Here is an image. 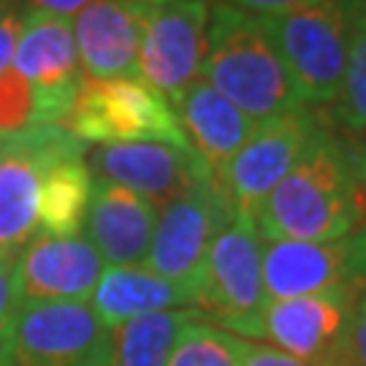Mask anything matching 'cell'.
I'll return each instance as SVG.
<instances>
[{"label": "cell", "mask_w": 366, "mask_h": 366, "mask_svg": "<svg viewBox=\"0 0 366 366\" xmlns=\"http://www.w3.org/2000/svg\"><path fill=\"white\" fill-rule=\"evenodd\" d=\"M364 296L331 290L269 301L263 340L310 366H353V326Z\"/></svg>", "instance_id": "30bf717a"}, {"label": "cell", "mask_w": 366, "mask_h": 366, "mask_svg": "<svg viewBox=\"0 0 366 366\" xmlns=\"http://www.w3.org/2000/svg\"><path fill=\"white\" fill-rule=\"evenodd\" d=\"M244 366H310L293 358V355L277 350L272 345H249V353L244 358Z\"/></svg>", "instance_id": "83f0119b"}, {"label": "cell", "mask_w": 366, "mask_h": 366, "mask_svg": "<svg viewBox=\"0 0 366 366\" xmlns=\"http://www.w3.org/2000/svg\"><path fill=\"white\" fill-rule=\"evenodd\" d=\"M263 236L252 217H234L212 242L193 293V312L244 340H263Z\"/></svg>", "instance_id": "277c9868"}, {"label": "cell", "mask_w": 366, "mask_h": 366, "mask_svg": "<svg viewBox=\"0 0 366 366\" xmlns=\"http://www.w3.org/2000/svg\"><path fill=\"white\" fill-rule=\"evenodd\" d=\"M36 128L33 87L14 68L0 76V139H11Z\"/></svg>", "instance_id": "cb8c5ba5"}, {"label": "cell", "mask_w": 366, "mask_h": 366, "mask_svg": "<svg viewBox=\"0 0 366 366\" xmlns=\"http://www.w3.org/2000/svg\"><path fill=\"white\" fill-rule=\"evenodd\" d=\"M196 317L193 310H169L112 328L109 366H166L182 328Z\"/></svg>", "instance_id": "44dd1931"}, {"label": "cell", "mask_w": 366, "mask_h": 366, "mask_svg": "<svg viewBox=\"0 0 366 366\" xmlns=\"http://www.w3.org/2000/svg\"><path fill=\"white\" fill-rule=\"evenodd\" d=\"M353 39L342 90L334 101V125L342 133H366V0H350Z\"/></svg>", "instance_id": "7402d4cb"}, {"label": "cell", "mask_w": 366, "mask_h": 366, "mask_svg": "<svg viewBox=\"0 0 366 366\" xmlns=\"http://www.w3.org/2000/svg\"><path fill=\"white\" fill-rule=\"evenodd\" d=\"M364 157H366V147H364Z\"/></svg>", "instance_id": "1f68e13d"}, {"label": "cell", "mask_w": 366, "mask_h": 366, "mask_svg": "<svg viewBox=\"0 0 366 366\" xmlns=\"http://www.w3.org/2000/svg\"><path fill=\"white\" fill-rule=\"evenodd\" d=\"M353 366H366V296L358 304L353 326Z\"/></svg>", "instance_id": "f546056e"}, {"label": "cell", "mask_w": 366, "mask_h": 366, "mask_svg": "<svg viewBox=\"0 0 366 366\" xmlns=\"http://www.w3.org/2000/svg\"><path fill=\"white\" fill-rule=\"evenodd\" d=\"M247 353L249 342L196 317L182 328L166 366H244Z\"/></svg>", "instance_id": "603a6c76"}, {"label": "cell", "mask_w": 366, "mask_h": 366, "mask_svg": "<svg viewBox=\"0 0 366 366\" xmlns=\"http://www.w3.org/2000/svg\"><path fill=\"white\" fill-rule=\"evenodd\" d=\"M87 144L54 157L44 174L39 196V236H79L92 198Z\"/></svg>", "instance_id": "ffe728a7"}, {"label": "cell", "mask_w": 366, "mask_h": 366, "mask_svg": "<svg viewBox=\"0 0 366 366\" xmlns=\"http://www.w3.org/2000/svg\"><path fill=\"white\" fill-rule=\"evenodd\" d=\"M92 0H25L27 9L33 11H46V14H57V16H68L74 19L84 6H90Z\"/></svg>", "instance_id": "f1b7e54d"}, {"label": "cell", "mask_w": 366, "mask_h": 366, "mask_svg": "<svg viewBox=\"0 0 366 366\" xmlns=\"http://www.w3.org/2000/svg\"><path fill=\"white\" fill-rule=\"evenodd\" d=\"M16 3H19V0H0V16L9 11L11 6H16Z\"/></svg>", "instance_id": "4dcf8cb0"}, {"label": "cell", "mask_w": 366, "mask_h": 366, "mask_svg": "<svg viewBox=\"0 0 366 366\" xmlns=\"http://www.w3.org/2000/svg\"><path fill=\"white\" fill-rule=\"evenodd\" d=\"M14 71L33 87L36 128H63L84 81L74 19L27 9L14 54Z\"/></svg>", "instance_id": "8fae6325"}, {"label": "cell", "mask_w": 366, "mask_h": 366, "mask_svg": "<svg viewBox=\"0 0 366 366\" xmlns=\"http://www.w3.org/2000/svg\"><path fill=\"white\" fill-rule=\"evenodd\" d=\"M81 142L66 128H30L0 139V258L19 255L39 236V196L54 157Z\"/></svg>", "instance_id": "7c38bea8"}, {"label": "cell", "mask_w": 366, "mask_h": 366, "mask_svg": "<svg viewBox=\"0 0 366 366\" xmlns=\"http://www.w3.org/2000/svg\"><path fill=\"white\" fill-rule=\"evenodd\" d=\"M263 25L288 66L301 104H334L353 39L350 0H323L299 11L266 16Z\"/></svg>", "instance_id": "5b68a950"}, {"label": "cell", "mask_w": 366, "mask_h": 366, "mask_svg": "<svg viewBox=\"0 0 366 366\" xmlns=\"http://www.w3.org/2000/svg\"><path fill=\"white\" fill-rule=\"evenodd\" d=\"M112 331L90 301L22 304L0 345V366H109Z\"/></svg>", "instance_id": "8992f818"}, {"label": "cell", "mask_w": 366, "mask_h": 366, "mask_svg": "<svg viewBox=\"0 0 366 366\" xmlns=\"http://www.w3.org/2000/svg\"><path fill=\"white\" fill-rule=\"evenodd\" d=\"M201 79L242 109L255 125L304 106L261 16L217 0L209 3Z\"/></svg>", "instance_id": "7a4b0ae2"}, {"label": "cell", "mask_w": 366, "mask_h": 366, "mask_svg": "<svg viewBox=\"0 0 366 366\" xmlns=\"http://www.w3.org/2000/svg\"><path fill=\"white\" fill-rule=\"evenodd\" d=\"M155 222L157 209L147 198L104 179L92 182L84 239L98 249L106 266H142L152 244Z\"/></svg>", "instance_id": "e0dca14e"}, {"label": "cell", "mask_w": 366, "mask_h": 366, "mask_svg": "<svg viewBox=\"0 0 366 366\" xmlns=\"http://www.w3.org/2000/svg\"><path fill=\"white\" fill-rule=\"evenodd\" d=\"M171 106L190 149L222 179V171L255 131V122L204 79H196Z\"/></svg>", "instance_id": "ac0fdd59"}, {"label": "cell", "mask_w": 366, "mask_h": 366, "mask_svg": "<svg viewBox=\"0 0 366 366\" xmlns=\"http://www.w3.org/2000/svg\"><path fill=\"white\" fill-rule=\"evenodd\" d=\"M263 288L269 301L331 290L366 296V228L328 242H266Z\"/></svg>", "instance_id": "9c48e42d"}, {"label": "cell", "mask_w": 366, "mask_h": 366, "mask_svg": "<svg viewBox=\"0 0 366 366\" xmlns=\"http://www.w3.org/2000/svg\"><path fill=\"white\" fill-rule=\"evenodd\" d=\"M217 3H225V6H231V9H239V11L266 19V16H280V14L299 11V9L323 3V0H217Z\"/></svg>", "instance_id": "4316f807"}, {"label": "cell", "mask_w": 366, "mask_h": 366, "mask_svg": "<svg viewBox=\"0 0 366 366\" xmlns=\"http://www.w3.org/2000/svg\"><path fill=\"white\" fill-rule=\"evenodd\" d=\"M92 177L119 184L136 196L147 198L155 209L184 193L201 177L214 171L187 147L157 144H104L87 157Z\"/></svg>", "instance_id": "5bb4252c"}, {"label": "cell", "mask_w": 366, "mask_h": 366, "mask_svg": "<svg viewBox=\"0 0 366 366\" xmlns=\"http://www.w3.org/2000/svg\"><path fill=\"white\" fill-rule=\"evenodd\" d=\"M266 242H328L366 228L364 144L334 122L255 212Z\"/></svg>", "instance_id": "6da1fadb"}, {"label": "cell", "mask_w": 366, "mask_h": 366, "mask_svg": "<svg viewBox=\"0 0 366 366\" xmlns=\"http://www.w3.org/2000/svg\"><path fill=\"white\" fill-rule=\"evenodd\" d=\"M207 25L209 0H163L147 19L136 76L174 104L201 79L207 57Z\"/></svg>", "instance_id": "4fadbf2b"}, {"label": "cell", "mask_w": 366, "mask_h": 366, "mask_svg": "<svg viewBox=\"0 0 366 366\" xmlns=\"http://www.w3.org/2000/svg\"><path fill=\"white\" fill-rule=\"evenodd\" d=\"M234 220V207L217 174H207L157 209L144 266L196 293L212 242Z\"/></svg>", "instance_id": "52a82bcc"}, {"label": "cell", "mask_w": 366, "mask_h": 366, "mask_svg": "<svg viewBox=\"0 0 366 366\" xmlns=\"http://www.w3.org/2000/svg\"><path fill=\"white\" fill-rule=\"evenodd\" d=\"M81 144H157L187 147L171 101L139 76H84L63 122Z\"/></svg>", "instance_id": "3957f363"}, {"label": "cell", "mask_w": 366, "mask_h": 366, "mask_svg": "<svg viewBox=\"0 0 366 366\" xmlns=\"http://www.w3.org/2000/svg\"><path fill=\"white\" fill-rule=\"evenodd\" d=\"M328 128V117L312 106H299L280 117L258 122L244 147L222 171V187L234 217H252L266 196L288 177L315 139Z\"/></svg>", "instance_id": "ba28073f"}, {"label": "cell", "mask_w": 366, "mask_h": 366, "mask_svg": "<svg viewBox=\"0 0 366 366\" xmlns=\"http://www.w3.org/2000/svg\"><path fill=\"white\" fill-rule=\"evenodd\" d=\"M90 307L109 331L128 320L169 310H190L193 293L142 266H106L90 296Z\"/></svg>", "instance_id": "d6986e66"}, {"label": "cell", "mask_w": 366, "mask_h": 366, "mask_svg": "<svg viewBox=\"0 0 366 366\" xmlns=\"http://www.w3.org/2000/svg\"><path fill=\"white\" fill-rule=\"evenodd\" d=\"M106 263L84 236H36L16 255L19 304L90 301Z\"/></svg>", "instance_id": "9a60e30c"}, {"label": "cell", "mask_w": 366, "mask_h": 366, "mask_svg": "<svg viewBox=\"0 0 366 366\" xmlns=\"http://www.w3.org/2000/svg\"><path fill=\"white\" fill-rule=\"evenodd\" d=\"M25 0H19L16 6H11L9 11L0 16V76L9 68H14V54H16V44H19L22 27H25Z\"/></svg>", "instance_id": "484cf974"}, {"label": "cell", "mask_w": 366, "mask_h": 366, "mask_svg": "<svg viewBox=\"0 0 366 366\" xmlns=\"http://www.w3.org/2000/svg\"><path fill=\"white\" fill-rule=\"evenodd\" d=\"M19 307L22 304L16 296V255H3L0 258V345L9 337Z\"/></svg>", "instance_id": "d4e9b609"}, {"label": "cell", "mask_w": 366, "mask_h": 366, "mask_svg": "<svg viewBox=\"0 0 366 366\" xmlns=\"http://www.w3.org/2000/svg\"><path fill=\"white\" fill-rule=\"evenodd\" d=\"M163 0H92L74 16L84 76H136L139 46L149 14Z\"/></svg>", "instance_id": "2e32d148"}]
</instances>
